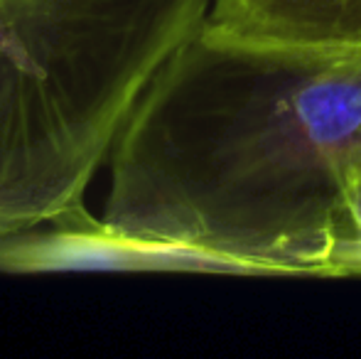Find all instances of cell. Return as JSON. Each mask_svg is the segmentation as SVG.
<instances>
[{
	"instance_id": "4",
	"label": "cell",
	"mask_w": 361,
	"mask_h": 359,
	"mask_svg": "<svg viewBox=\"0 0 361 359\" xmlns=\"http://www.w3.org/2000/svg\"><path fill=\"white\" fill-rule=\"evenodd\" d=\"M347 273H361V170L349 187L342 249H339L337 276H347Z\"/></svg>"
},
{
	"instance_id": "1",
	"label": "cell",
	"mask_w": 361,
	"mask_h": 359,
	"mask_svg": "<svg viewBox=\"0 0 361 359\" xmlns=\"http://www.w3.org/2000/svg\"><path fill=\"white\" fill-rule=\"evenodd\" d=\"M361 170V47L268 49L200 30L109 158L104 219L204 271L337 276Z\"/></svg>"
},
{
	"instance_id": "2",
	"label": "cell",
	"mask_w": 361,
	"mask_h": 359,
	"mask_svg": "<svg viewBox=\"0 0 361 359\" xmlns=\"http://www.w3.org/2000/svg\"><path fill=\"white\" fill-rule=\"evenodd\" d=\"M204 271L200 259L180 249L145 241L76 205L54 219L0 241L3 273L59 271Z\"/></svg>"
},
{
	"instance_id": "3",
	"label": "cell",
	"mask_w": 361,
	"mask_h": 359,
	"mask_svg": "<svg viewBox=\"0 0 361 359\" xmlns=\"http://www.w3.org/2000/svg\"><path fill=\"white\" fill-rule=\"evenodd\" d=\"M202 30L268 49L361 47V0H212Z\"/></svg>"
}]
</instances>
